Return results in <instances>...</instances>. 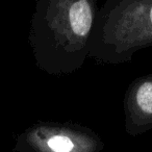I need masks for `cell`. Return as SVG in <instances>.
<instances>
[{
  "label": "cell",
  "mask_w": 152,
  "mask_h": 152,
  "mask_svg": "<svg viewBox=\"0 0 152 152\" xmlns=\"http://www.w3.org/2000/svg\"><path fill=\"white\" fill-rule=\"evenodd\" d=\"M149 19H150V22L152 24V7L150 9V13H149Z\"/></svg>",
  "instance_id": "obj_4"
},
{
  "label": "cell",
  "mask_w": 152,
  "mask_h": 152,
  "mask_svg": "<svg viewBox=\"0 0 152 152\" xmlns=\"http://www.w3.org/2000/svg\"><path fill=\"white\" fill-rule=\"evenodd\" d=\"M104 143L90 127L73 122L40 121L15 137V152H101Z\"/></svg>",
  "instance_id": "obj_2"
},
{
  "label": "cell",
  "mask_w": 152,
  "mask_h": 152,
  "mask_svg": "<svg viewBox=\"0 0 152 152\" xmlns=\"http://www.w3.org/2000/svg\"><path fill=\"white\" fill-rule=\"evenodd\" d=\"M152 115V83L144 81L133 89L127 100V116L131 120L135 115Z\"/></svg>",
  "instance_id": "obj_3"
},
{
  "label": "cell",
  "mask_w": 152,
  "mask_h": 152,
  "mask_svg": "<svg viewBox=\"0 0 152 152\" xmlns=\"http://www.w3.org/2000/svg\"><path fill=\"white\" fill-rule=\"evenodd\" d=\"M98 10L95 0H38L28 32L37 67L52 76L81 69Z\"/></svg>",
  "instance_id": "obj_1"
}]
</instances>
